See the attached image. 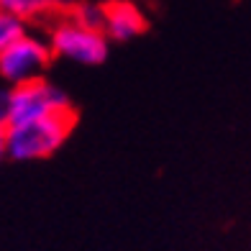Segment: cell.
Listing matches in <instances>:
<instances>
[{"instance_id": "6da1fadb", "label": "cell", "mask_w": 251, "mask_h": 251, "mask_svg": "<svg viewBox=\"0 0 251 251\" xmlns=\"http://www.w3.org/2000/svg\"><path fill=\"white\" fill-rule=\"evenodd\" d=\"M75 123H77V113L72 108H67L41 121L8 126V159L36 162V159L51 156L70 139Z\"/></svg>"}, {"instance_id": "277c9868", "label": "cell", "mask_w": 251, "mask_h": 251, "mask_svg": "<svg viewBox=\"0 0 251 251\" xmlns=\"http://www.w3.org/2000/svg\"><path fill=\"white\" fill-rule=\"evenodd\" d=\"M51 54H59L64 59H72L77 64H102L108 56V39L102 31H93L75 24L62 21L51 31Z\"/></svg>"}, {"instance_id": "3957f363", "label": "cell", "mask_w": 251, "mask_h": 251, "mask_svg": "<svg viewBox=\"0 0 251 251\" xmlns=\"http://www.w3.org/2000/svg\"><path fill=\"white\" fill-rule=\"evenodd\" d=\"M49 62H51V49L41 39L24 33L0 51V77L10 87H18L33 82V79H41Z\"/></svg>"}, {"instance_id": "9c48e42d", "label": "cell", "mask_w": 251, "mask_h": 251, "mask_svg": "<svg viewBox=\"0 0 251 251\" xmlns=\"http://www.w3.org/2000/svg\"><path fill=\"white\" fill-rule=\"evenodd\" d=\"M0 126H8V90L0 87Z\"/></svg>"}, {"instance_id": "30bf717a", "label": "cell", "mask_w": 251, "mask_h": 251, "mask_svg": "<svg viewBox=\"0 0 251 251\" xmlns=\"http://www.w3.org/2000/svg\"><path fill=\"white\" fill-rule=\"evenodd\" d=\"M8 159V126H0V164Z\"/></svg>"}, {"instance_id": "5b68a950", "label": "cell", "mask_w": 251, "mask_h": 251, "mask_svg": "<svg viewBox=\"0 0 251 251\" xmlns=\"http://www.w3.org/2000/svg\"><path fill=\"white\" fill-rule=\"evenodd\" d=\"M146 31V18L128 0H110L102 5V33L105 39L128 41Z\"/></svg>"}, {"instance_id": "7a4b0ae2", "label": "cell", "mask_w": 251, "mask_h": 251, "mask_svg": "<svg viewBox=\"0 0 251 251\" xmlns=\"http://www.w3.org/2000/svg\"><path fill=\"white\" fill-rule=\"evenodd\" d=\"M67 108H72L67 93L47 82L44 77L8 90V126L41 121Z\"/></svg>"}, {"instance_id": "ba28073f", "label": "cell", "mask_w": 251, "mask_h": 251, "mask_svg": "<svg viewBox=\"0 0 251 251\" xmlns=\"http://www.w3.org/2000/svg\"><path fill=\"white\" fill-rule=\"evenodd\" d=\"M72 21L85 28H93V31H102V5H77Z\"/></svg>"}, {"instance_id": "52a82bcc", "label": "cell", "mask_w": 251, "mask_h": 251, "mask_svg": "<svg viewBox=\"0 0 251 251\" xmlns=\"http://www.w3.org/2000/svg\"><path fill=\"white\" fill-rule=\"evenodd\" d=\"M24 33H26L24 31V21L0 10V51H3L10 41H16L18 36H24Z\"/></svg>"}, {"instance_id": "8992f818", "label": "cell", "mask_w": 251, "mask_h": 251, "mask_svg": "<svg viewBox=\"0 0 251 251\" xmlns=\"http://www.w3.org/2000/svg\"><path fill=\"white\" fill-rule=\"evenodd\" d=\"M51 5H54V0H0V10L16 16L21 21L39 16L44 10H49Z\"/></svg>"}]
</instances>
